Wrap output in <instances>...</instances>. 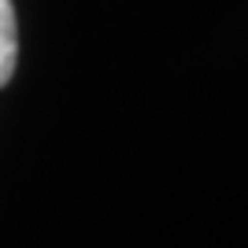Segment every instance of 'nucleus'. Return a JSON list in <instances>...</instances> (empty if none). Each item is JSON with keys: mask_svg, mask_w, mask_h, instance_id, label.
Returning <instances> with one entry per match:
<instances>
[{"mask_svg": "<svg viewBox=\"0 0 248 248\" xmlns=\"http://www.w3.org/2000/svg\"><path fill=\"white\" fill-rule=\"evenodd\" d=\"M19 67V19H15V4L0 0V89L15 78Z\"/></svg>", "mask_w": 248, "mask_h": 248, "instance_id": "nucleus-1", "label": "nucleus"}]
</instances>
